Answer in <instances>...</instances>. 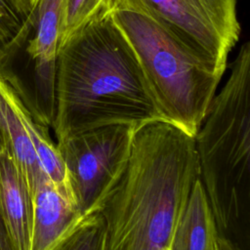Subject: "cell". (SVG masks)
Returning a JSON list of instances; mask_svg holds the SVG:
<instances>
[{
  "instance_id": "obj_1",
  "label": "cell",
  "mask_w": 250,
  "mask_h": 250,
  "mask_svg": "<svg viewBox=\"0 0 250 250\" xmlns=\"http://www.w3.org/2000/svg\"><path fill=\"white\" fill-rule=\"evenodd\" d=\"M198 178L193 136L160 119L138 126L126 170L99 210L102 250H170Z\"/></svg>"
},
{
  "instance_id": "obj_2",
  "label": "cell",
  "mask_w": 250,
  "mask_h": 250,
  "mask_svg": "<svg viewBox=\"0 0 250 250\" xmlns=\"http://www.w3.org/2000/svg\"><path fill=\"white\" fill-rule=\"evenodd\" d=\"M55 93L57 141L106 125L138 127L160 119L137 55L108 11L61 45Z\"/></svg>"
},
{
  "instance_id": "obj_3",
  "label": "cell",
  "mask_w": 250,
  "mask_h": 250,
  "mask_svg": "<svg viewBox=\"0 0 250 250\" xmlns=\"http://www.w3.org/2000/svg\"><path fill=\"white\" fill-rule=\"evenodd\" d=\"M194 137L222 250H250V42L230 63Z\"/></svg>"
},
{
  "instance_id": "obj_4",
  "label": "cell",
  "mask_w": 250,
  "mask_h": 250,
  "mask_svg": "<svg viewBox=\"0 0 250 250\" xmlns=\"http://www.w3.org/2000/svg\"><path fill=\"white\" fill-rule=\"evenodd\" d=\"M109 12L137 55L159 118L195 137L222 76L147 16L129 9Z\"/></svg>"
},
{
  "instance_id": "obj_5",
  "label": "cell",
  "mask_w": 250,
  "mask_h": 250,
  "mask_svg": "<svg viewBox=\"0 0 250 250\" xmlns=\"http://www.w3.org/2000/svg\"><path fill=\"white\" fill-rule=\"evenodd\" d=\"M106 8L147 16L221 76L240 36L237 0H106Z\"/></svg>"
},
{
  "instance_id": "obj_6",
  "label": "cell",
  "mask_w": 250,
  "mask_h": 250,
  "mask_svg": "<svg viewBox=\"0 0 250 250\" xmlns=\"http://www.w3.org/2000/svg\"><path fill=\"white\" fill-rule=\"evenodd\" d=\"M136 128L112 124L57 141L69 192L82 217L99 212L121 179L131 156Z\"/></svg>"
},
{
  "instance_id": "obj_7",
  "label": "cell",
  "mask_w": 250,
  "mask_h": 250,
  "mask_svg": "<svg viewBox=\"0 0 250 250\" xmlns=\"http://www.w3.org/2000/svg\"><path fill=\"white\" fill-rule=\"evenodd\" d=\"M62 0H39L8 42L10 54L22 51L25 75L19 94L33 119L52 128L56 110V64Z\"/></svg>"
},
{
  "instance_id": "obj_8",
  "label": "cell",
  "mask_w": 250,
  "mask_h": 250,
  "mask_svg": "<svg viewBox=\"0 0 250 250\" xmlns=\"http://www.w3.org/2000/svg\"><path fill=\"white\" fill-rule=\"evenodd\" d=\"M32 206L31 250H52L83 218L69 197L49 178L36 186Z\"/></svg>"
},
{
  "instance_id": "obj_9",
  "label": "cell",
  "mask_w": 250,
  "mask_h": 250,
  "mask_svg": "<svg viewBox=\"0 0 250 250\" xmlns=\"http://www.w3.org/2000/svg\"><path fill=\"white\" fill-rule=\"evenodd\" d=\"M0 204L15 250H31L32 197L7 143L0 148Z\"/></svg>"
},
{
  "instance_id": "obj_10",
  "label": "cell",
  "mask_w": 250,
  "mask_h": 250,
  "mask_svg": "<svg viewBox=\"0 0 250 250\" xmlns=\"http://www.w3.org/2000/svg\"><path fill=\"white\" fill-rule=\"evenodd\" d=\"M16 90L0 73V129L15 161L24 178L31 197L38 183L48 178L44 173L33 144L15 106Z\"/></svg>"
},
{
  "instance_id": "obj_11",
  "label": "cell",
  "mask_w": 250,
  "mask_h": 250,
  "mask_svg": "<svg viewBox=\"0 0 250 250\" xmlns=\"http://www.w3.org/2000/svg\"><path fill=\"white\" fill-rule=\"evenodd\" d=\"M219 242L216 222L198 178L188 194L170 250H214Z\"/></svg>"
},
{
  "instance_id": "obj_12",
  "label": "cell",
  "mask_w": 250,
  "mask_h": 250,
  "mask_svg": "<svg viewBox=\"0 0 250 250\" xmlns=\"http://www.w3.org/2000/svg\"><path fill=\"white\" fill-rule=\"evenodd\" d=\"M104 223L99 212L84 216L52 250H102Z\"/></svg>"
},
{
  "instance_id": "obj_13",
  "label": "cell",
  "mask_w": 250,
  "mask_h": 250,
  "mask_svg": "<svg viewBox=\"0 0 250 250\" xmlns=\"http://www.w3.org/2000/svg\"><path fill=\"white\" fill-rule=\"evenodd\" d=\"M107 11L106 0H62L60 47L72 33Z\"/></svg>"
},
{
  "instance_id": "obj_14",
  "label": "cell",
  "mask_w": 250,
  "mask_h": 250,
  "mask_svg": "<svg viewBox=\"0 0 250 250\" xmlns=\"http://www.w3.org/2000/svg\"><path fill=\"white\" fill-rule=\"evenodd\" d=\"M0 250H15L0 204Z\"/></svg>"
},
{
  "instance_id": "obj_15",
  "label": "cell",
  "mask_w": 250,
  "mask_h": 250,
  "mask_svg": "<svg viewBox=\"0 0 250 250\" xmlns=\"http://www.w3.org/2000/svg\"><path fill=\"white\" fill-rule=\"evenodd\" d=\"M39 0H16L22 16L23 21L27 18V16L32 12V10L35 8Z\"/></svg>"
},
{
  "instance_id": "obj_16",
  "label": "cell",
  "mask_w": 250,
  "mask_h": 250,
  "mask_svg": "<svg viewBox=\"0 0 250 250\" xmlns=\"http://www.w3.org/2000/svg\"><path fill=\"white\" fill-rule=\"evenodd\" d=\"M5 145L4 143V139H3V136H2V133H1V129H0V148Z\"/></svg>"
},
{
  "instance_id": "obj_17",
  "label": "cell",
  "mask_w": 250,
  "mask_h": 250,
  "mask_svg": "<svg viewBox=\"0 0 250 250\" xmlns=\"http://www.w3.org/2000/svg\"><path fill=\"white\" fill-rule=\"evenodd\" d=\"M214 250H222L221 249V247H220V245H219V242H218V244H217V246L215 247V249Z\"/></svg>"
}]
</instances>
